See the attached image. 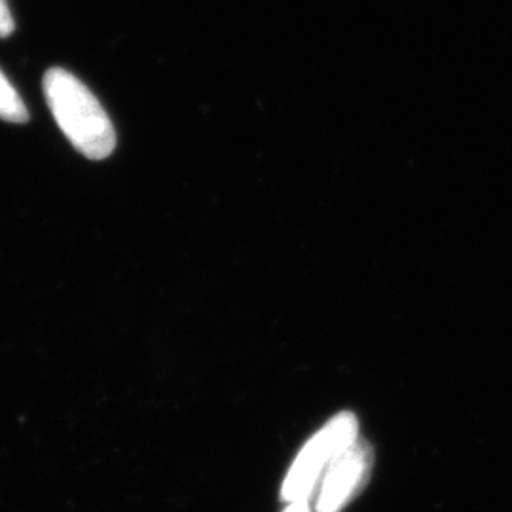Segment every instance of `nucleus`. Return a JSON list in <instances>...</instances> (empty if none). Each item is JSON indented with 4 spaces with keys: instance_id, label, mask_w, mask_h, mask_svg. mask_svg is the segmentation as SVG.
I'll return each mask as SVG.
<instances>
[{
    "instance_id": "obj_1",
    "label": "nucleus",
    "mask_w": 512,
    "mask_h": 512,
    "mask_svg": "<svg viewBox=\"0 0 512 512\" xmlns=\"http://www.w3.org/2000/svg\"><path fill=\"white\" fill-rule=\"evenodd\" d=\"M44 95L57 126L80 154L105 160L116 147V131L103 105L74 74L50 69L44 74Z\"/></svg>"
},
{
    "instance_id": "obj_2",
    "label": "nucleus",
    "mask_w": 512,
    "mask_h": 512,
    "mask_svg": "<svg viewBox=\"0 0 512 512\" xmlns=\"http://www.w3.org/2000/svg\"><path fill=\"white\" fill-rule=\"evenodd\" d=\"M359 437V420L353 412H340L327 421L298 452L281 484V499L313 501L317 486L330 463Z\"/></svg>"
},
{
    "instance_id": "obj_3",
    "label": "nucleus",
    "mask_w": 512,
    "mask_h": 512,
    "mask_svg": "<svg viewBox=\"0 0 512 512\" xmlns=\"http://www.w3.org/2000/svg\"><path fill=\"white\" fill-rule=\"evenodd\" d=\"M374 465L370 444L357 439L330 463L313 495L315 512H342L365 490Z\"/></svg>"
},
{
    "instance_id": "obj_4",
    "label": "nucleus",
    "mask_w": 512,
    "mask_h": 512,
    "mask_svg": "<svg viewBox=\"0 0 512 512\" xmlns=\"http://www.w3.org/2000/svg\"><path fill=\"white\" fill-rule=\"evenodd\" d=\"M0 120L12 124H25L29 122V112L19 97L16 88L10 84L6 74L0 71Z\"/></svg>"
},
{
    "instance_id": "obj_5",
    "label": "nucleus",
    "mask_w": 512,
    "mask_h": 512,
    "mask_svg": "<svg viewBox=\"0 0 512 512\" xmlns=\"http://www.w3.org/2000/svg\"><path fill=\"white\" fill-rule=\"evenodd\" d=\"M16 25H14V18L12 12L8 8L6 0H0V38L10 37L14 33Z\"/></svg>"
},
{
    "instance_id": "obj_6",
    "label": "nucleus",
    "mask_w": 512,
    "mask_h": 512,
    "mask_svg": "<svg viewBox=\"0 0 512 512\" xmlns=\"http://www.w3.org/2000/svg\"><path fill=\"white\" fill-rule=\"evenodd\" d=\"M283 512H315V509H313L311 501H291V503H287Z\"/></svg>"
}]
</instances>
